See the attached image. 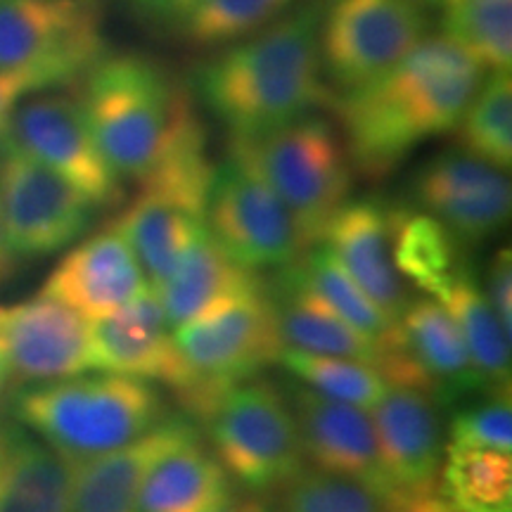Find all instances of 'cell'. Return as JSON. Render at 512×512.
<instances>
[{"label":"cell","mask_w":512,"mask_h":512,"mask_svg":"<svg viewBox=\"0 0 512 512\" xmlns=\"http://www.w3.org/2000/svg\"><path fill=\"white\" fill-rule=\"evenodd\" d=\"M382 467L399 496L434 489L446 453L439 403L411 387H387L373 406Z\"/></svg>","instance_id":"obj_18"},{"label":"cell","mask_w":512,"mask_h":512,"mask_svg":"<svg viewBox=\"0 0 512 512\" xmlns=\"http://www.w3.org/2000/svg\"><path fill=\"white\" fill-rule=\"evenodd\" d=\"M394 207L380 197L347 200L325 223L318 242L332 252L356 285L389 318L396 320L411 302L392 256Z\"/></svg>","instance_id":"obj_17"},{"label":"cell","mask_w":512,"mask_h":512,"mask_svg":"<svg viewBox=\"0 0 512 512\" xmlns=\"http://www.w3.org/2000/svg\"><path fill=\"white\" fill-rule=\"evenodd\" d=\"M415 3L422 8H439V5H444V0H415Z\"/></svg>","instance_id":"obj_45"},{"label":"cell","mask_w":512,"mask_h":512,"mask_svg":"<svg viewBox=\"0 0 512 512\" xmlns=\"http://www.w3.org/2000/svg\"><path fill=\"white\" fill-rule=\"evenodd\" d=\"M280 280L306 292L325 309L337 313L339 318L370 337H382L394 325V320L356 285V280L320 242L306 249V254L299 256L294 264L285 266Z\"/></svg>","instance_id":"obj_29"},{"label":"cell","mask_w":512,"mask_h":512,"mask_svg":"<svg viewBox=\"0 0 512 512\" xmlns=\"http://www.w3.org/2000/svg\"><path fill=\"white\" fill-rule=\"evenodd\" d=\"M233 498V479L200 430L157 458L140 489V512H216Z\"/></svg>","instance_id":"obj_24"},{"label":"cell","mask_w":512,"mask_h":512,"mask_svg":"<svg viewBox=\"0 0 512 512\" xmlns=\"http://www.w3.org/2000/svg\"><path fill=\"white\" fill-rule=\"evenodd\" d=\"M437 302L456 320L470 361L491 392H510V337L505 335L496 313L491 311L484 287L470 266L439 294Z\"/></svg>","instance_id":"obj_28"},{"label":"cell","mask_w":512,"mask_h":512,"mask_svg":"<svg viewBox=\"0 0 512 512\" xmlns=\"http://www.w3.org/2000/svg\"><path fill=\"white\" fill-rule=\"evenodd\" d=\"M396 332L422 370L439 406H456L472 394L491 392L472 366L456 320L437 299H411L396 318Z\"/></svg>","instance_id":"obj_22"},{"label":"cell","mask_w":512,"mask_h":512,"mask_svg":"<svg viewBox=\"0 0 512 512\" xmlns=\"http://www.w3.org/2000/svg\"><path fill=\"white\" fill-rule=\"evenodd\" d=\"M0 143L46 164L69 181L93 207H117L124 200L119 176L102 157L79 98L55 91L31 93L15 107Z\"/></svg>","instance_id":"obj_8"},{"label":"cell","mask_w":512,"mask_h":512,"mask_svg":"<svg viewBox=\"0 0 512 512\" xmlns=\"http://www.w3.org/2000/svg\"><path fill=\"white\" fill-rule=\"evenodd\" d=\"M411 195L425 214L463 245L494 238L510 219V178L463 147L427 159L415 171Z\"/></svg>","instance_id":"obj_14"},{"label":"cell","mask_w":512,"mask_h":512,"mask_svg":"<svg viewBox=\"0 0 512 512\" xmlns=\"http://www.w3.org/2000/svg\"><path fill=\"white\" fill-rule=\"evenodd\" d=\"M211 451L249 491L285 486L304 470L302 437L287 392L249 377L233 384L202 418Z\"/></svg>","instance_id":"obj_6"},{"label":"cell","mask_w":512,"mask_h":512,"mask_svg":"<svg viewBox=\"0 0 512 512\" xmlns=\"http://www.w3.org/2000/svg\"><path fill=\"white\" fill-rule=\"evenodd\" d=\"M486 299L496 313L503 332L512 337V254L510 247H501L486 266Z\"/></svg>","instance_id":"obj_38"},{"label":"cell","mask_w":512,"mask_h":512,"mask_svg":"<svg viewBox=\"0 0 512 512\" xmlns=\"http://www.w3.org/2000/svg\"><path fill=\"white\" fill-rule=\"evenodd\" d=\"M83 79L88 126L119 178L140 183L183 140L204 131L190 95L150 57H102Z\"/></svg>","instance_id":"obj_3"},{"label":"cell","mask_w":512,"mask_h":512,"mask_svg":"<svg viewBox=\"0 0 512 512\" xmlns=\"http://www.w3.org/2000/svg\"><path fill=\"white\" fill-rule=\"evenodd\" d=\"M463 150L484 162L510 169L512 164V81L510 72L482 79L458 121Z\"/></svg>","instance_id":"obj_32"},{"label":"cell","mask_w":512,"mask_h":512,"mask_svg":"<svg viewBox=\"0 0 512 512\" xmlns=\"http://www.w3.org/2000/svg\"><path fill=\"white\" fill-rule=\"evenodd\" d=\"M8 363H5V349H3V337H0V394H3L5 384H8Z\"/></svg>","instance_id":"obj_44"},{"label":"cell","mask_w":512,"mask_h":512,"mask_svg":"<svg viewBox=\"0 0 512 512\" xmlns=\"http://www.w3.org/2000/svg\"><path fill=\"white\" fill-rule=\"evenodd\" d=\"M62 88L53 74L41 69H0V138L8 126L10 114L27 95Z\"/></svg>","instance_id":"obj_37"},{"label":"cell","mask_w":512,"mask_h":512,"mask_svg":"<svg viewBox=\"0 0 512 512\" xmlns=\"http://www.w3.org/2000/svg\"><path fill=\"white\" fill-rule=\"evenodd\" d=\"M8 377L43 384L95 370L91 320L38 292L34 299L0 306Z\"/></svg>","instance_id":"obj_15"},{"label":"cell","mask_w":512,"mask_h":512,"mask_svg":"<svg viewBox=\"0 0 512 512\" xmlns=\"http://www.w3.org/2000/svg\"><path fill=\"white\" fill-rule=\"evenodd\" d=\"M174 339L214 403L228 387L275 366L285 351L271 290L185 323Z\"/></svg>","instance_id":"obj_13"},{"label":"cell","mask_w":512,"mask_h":512,"mask_svg":"<svg viewBox=\"0 0 512 512\" xmlns=\"http://www.w3.org/2000/svg\"><path fill=\"white\" fill-rule=\"evenodd\" d=\"M93 204L57 171L0 143V219L12 256L41 259L86 233Z\"/></svg>","instance_id":"obj_11"},{"label":"cell","mask_w":512,"mask_h":512,"mask_svg":"<svg viewBox=\"0 0 512 512\" xmlns=\"http://www.w3.org/2000/svg\"><path fill=\"white\" fill-rule=\"evenodd\" d=\"M150 290L128 240L114 226L91 235L64 254L41 287V294L95 320L117 311Z\"/></svg>","instance_id":"obj_19"},{"label":"cell","mask_w":512,"mask_h":512,"mask_svg":"<svg viewBox=\"0 0 512 512\" xmlns=\"http://www.w3.org/2000/svg\"><path fill=\"white\" fill-rule=\"evenodd\" d=\"M207 228L230 259L252 271L285 268L309 249L290 209L235 159L216 166L207 202Z\"/></svg>","instance_id":"obj_12"},{"label":"cell","mask_w":512,"mask_h":512,"mask_svg":"<svg viewBox=\"0 0 512 512\" xmlns=\"http://www.w3.org/2000/svg\"><path fill=\"white\" fill-rule=\"evenodd\" d=\"M195 3L197 0H128L140 22L157 24V27H176Z\"/></svg>","instance_id":"obj_39"},{"label":"cell","mask_w":512,"mask_h":512,"mask_svg":"<svg viewBox=\"0 0 512 512\" xmlns=\"http://www.w3.org/2000/svg\"><path fill=\"white\" fill-rule=\"evenodd\" d=\"M287 373L297 377V382L311 387L313 392L328 396V399L354 403L370 411L387 392V382L373 366L354 358L342 356H320L306 351L285 349L280 356Z\"/></svg>","instance_id":"obj_34"},{"label":"cell","mask_w":512,"mask_h":512,"mask_svg":"<svg viewBox=\"0 0 512 512\" xmlns=\"http://www.w3.org/2000/svg\"><path fill=\"white\" fill-rule=\"evenodd\" d=\"M216 512H271V508L259 498H230L221 510Z\"/></svg>","instance_id":"obj_41"},{"label":"cell","mask_w":512,"mask_h":512,"mask_svg":"<svg viewBox=\"0 0 512 512\" xmlns=\"http://www.w3.org/2000/svg\"><path fill=\"white\" fill-rule=\"evenodd\" d=\"M12 259H15V256H12L8 240H5L3 219H0V283H3V280L8 278V273L12 271Z\"/></svg>","instance_id":"obj_42"},{"label":"cell","mask_w":512,"mask_h":512,"mask_svg":"<svg viewBox=\"0 0 512 512\" xmlns=\"http://www.w3.org/2000/svg\"><path fill=\"white\" fill-rule=\"evenodd\" d=\"M287 399L302 437L304 458L316 470L358 479L387 501L399 498L382 467L377 432L366 408L328 399L302 382H290Z\"/></svg>","instance_id":"obj_16"},{"label":"cell","mask_w":512,"mask_h":512,"mask_svg":"<svg viewBox=\"0 0 512 512\" xmlns=\"http://www.w3.org/2000/svg\"><path fill=\"white\" fill-rule=\"evenodd\" d=\"M297 0H197L176 24L192 48H226L259 34Z\"/></svg>","instance_id":"obj_31"},{"label":"cell","mask_w":512,"mask_h":512,"mask_svg":"<svg viewBox=\"0 0 512 512\" xmlns=\"http://www.w3.org/2000/svg\"><path fill=\"white\" fill-rule=\"evenodd\" d=\"M444 31L482 67L510 72L512 0H444Z\"/></svg>","instance_id":"obj_33"},{"label":"cell","mask_w":512,"mask_h":512,"mask_svg":"<svg viewBox=\"0 0 512 512\" xmlns=\"http://www.w3.org/2000/svg\"><path fill=\"white\" fill-rule=\"evenodd\" d=\"M143 268L150 290L164 285L192 242L207 230V219L150 192L136 195L114 221Z\"/></svg>","instance_id":"obj_25"},{"label":"cell","mask_w":512,"mask_h":512,"mask_svg":"<svg viewBox=\"0 0 512 512\" xmlns=\"http://www.w3.org/2000/svg\"><path fill=\"white\" fill-rule=\"evenodd\" d=\"M323 5L309 3L195 69L192 86L233 138H252L330 102L318 55Z\"/></svg>","instance_id":"obj_2"},{"label":"cell","mask_w":512,"mask_h":512,"mask_svg":"<svg viewBox=\"0 0 512 512\" xmlns=\"http://www.w3.org/2000/svg\"><path fill=\"white\" fill-rule=\"evenodd\" d=\"M266 290L259 271L230 259L207 228L185 249L174 273L155 292L171 330H176Z\"/></svg>","instance_id":"obj_21"},{"label":"cell","mask_w":512,"mask_h":512,"mask_svg":"<svg viewBox=\"0 0 512 512\" xmlns=\"http://www.w3.org/2000/svg\"><path fill=\"white\" fill-rule=\"evenodd\" d=\"M12 411L69 463L128 446L166 418L152 384L117 373L34 384L15 396Z\"/></svg>","instance_id":"obj_4"},{"label":"cell","mask_w":512,"mask_h":512,"mask_svg":"<svg viewBox=\"0 0 512 512\" xmlns=\"http://www.w3.org/2000/svg\"><path fill=\"white\" fill-rule=\"evenodd\" d=\"M271 299L285 349L354 358V361H363L375 368L377 354H380V337H370L366 332L356 330L337 313L325 309L309 294L287 285L280 278L275 283V290H271Z\"/></svg>","instance_id":"obj_26"},{"label":"cell","mask_w":512,"mask_h":512,"mask_svg":"<svg viewBox=\"0 0 512 512\" xmlns=\"http://www.w3.org/2000/svg\"><path fill=\"white\" fill-rule=\"evenodd\" d=\"M448 446L512 451L510 392H484L482 399L463 403L448 425Z\"/></svg>","instance_id":"obj_36"},{"label":"cell","mask_w":512,"mask_h":512,"mask_svg":"<svg viewBox=\"0 0 512 512\" xmlns=\"http://www.w3.org/2000/svg\"><path fill=\"white\" fill-rule=\"evenodd\" d=\"M463 247V242L425 211L394 207L392 256L396 271L418 290L439 299L467 266Z\"/></svg>","instance_id":"obj_27"},{"label":"cell","mask_w":512,"mask_h":512,"mask_svg":"<svg viewBox=\"0 0 512 512\" xmlns=\"http://www.w3.org/2000/svg\"><path fill=\"white\" fill-rule=\"evenodd\" d=\"M425 31L415 0H330L320 12V69L342 93L356 91L394 69Z\"/></svg>","instance_id":"obj_7"},{"label":"cell","mask_w":512,"mask_h":512,"mask_svg":"<svg viewBox=\"0 0 512 512\" xmlns=\"http://www.w3.org/2000/svg\"><path fill=\"white\" fill-rule=\"evenodd\" d=\"M102 57L95 0H0V69H41L69 86Z\"/></svg>","instance_id":"obj_9"},{"label":"cell","mask_w":512,"mask_h":512,"mask_svg":"<svg viewBox=\"0 0 512 512\" xmlns=\"http://www.w3.org/2000/svg\"><path fill=\"white\" fill-rule=\"evenodd\" d=\"M387 498L358 479L330 472H299L285 484L283 512H384Z\"/></svg>","instance_id":"obj_35"},{"label":"cell","mask_w":512,"mask_h":512,"mask_svg":"<svg viewBox=\"0 0 512 512\" xmlns=\"http://www.w3.org/2000/svg\"><path fill=\"white\" fill-rule=\"evenodd\" d=\"M441 498L458 512H512V456L491 448L446 446Z\"/></svg>","instance_id":"obj_30"},{"label":"cell","mask_w":512,"mask_h":512,"mask_svg":"<svg viewBox=\"0 0 512 512\" xmlns=\"http://www.w3.org/2000/svg\"><path fill=\"white\" fill-rule=\"evenodd\" d=\"M230 159L271 188L316 245L330 216L349 200L354 166L328 119L304 114L252 138H230Z\"/></svg>","instance_id":"obj_5"},{"label":"cell","mask_w":512,"mask_h":512,"mask_svg":"<svg viewBox=\"0 0 512 512\" xmlns=\"http://www.w3.org/2000/svg\"><path fill=\"white\" fill-rule=\"evenodd\" d=\"M72 463L22 422H0V512H69Z\"/></svg>","instance_id":"obj_23"},{"label":"cell","mask_w":512,"mask_h":512,"mask_svg":"<svg viewBox=\"0 0 512 512\" xmlns=\"http://www.w3.org/2000/svg\"><path fill=\"white\" fill-rule=\"evenodd\" d=\"M408 503H411L413 512H458L453 510L444 498L434 496L432 491H427V494H418V496H408Z\"/></svg>","instance_id":"obj_40"},{"label":"cell","mask_w":512,"mask_h":512,"mask_svg":"<svg viewBox=\"0 0 512 512\" xmlns=\"http://www.w3.org/2000/svg\"><path fill=\"white\" fill-rule=\"evenodd\" d=\"M192 432H197L192 420L166 415L155 430L128 446L72 463L69 512H140V489L150 467Z\"/></svg>","instance_id":"obj_20"},{"label":"cell","mask_w":512,"mask_h":512,"mask_svg":"<svg viewBox=\"0 0 512 512\" xmlns=\"http://www.w3.org/2000/svg\"><path fill=\"white\" fill-rule=\"evenodd\" d=\"M384 512H413V508H411V503H408V496H399V498H392V501L387 503Z\"/></svg>","instance_id":"obj_43"},{"label":"cell","mask_w":512,"mask_h":512,"mask_svg":"<svg viewBox=\"0 0 512 512\" xmlns=\"http://www.w3.org/2000/svg\"><path fill=\"white\" fill-rule=\"evenodd\" d=\"M482 79V64L451 38H422L380 79L335 100L351 166L366 178L389 176L458 126Z\"/></svg>","instance_id":"obj_1"},{"label":"cell","mask_w":512,"mask_h":512,"mask_svg":"<svg viewBox=\"0 0 512 512\" xmlns=\"http://www.w3.org/2000/svg\"><path fill=\"white\" fill-rule=\"evenodd\" d=\"M91 335L95 370L164 384L197 420L214 406V396L178 349L155 290L91 320Z\"/></svg>","instance_id":"obj_10"}]
</instances>
